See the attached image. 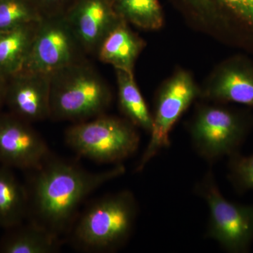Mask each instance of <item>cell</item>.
I'll use <instances>...</instances> for the list:
<instances>
[{
  "label": "cell",
  "mask_w": 253,
  "mask_h": 253,
  "mask_svg": "<svg viewBox=\"0 0 253 253\" xmlns=\"http://www.w3.org/2000/svg\"><path fill=\"white\" fill-rule=\"evenodd\" d=\"M42 18L61 16L66 14L75 0H27Z\"/></svg>",
  "instance_id": "cell-22"
},
{
  "label": "cell",
  "mask_w": 253,
  "mask_h": 253,
  "mask_svg": "<svg viewBox=\"0 0 253 253\" xmlns=\"http://www.w3.org/2000/svg\"><path fill=\"white\" fill-rule=\"evenodd\" d=\"M42 19L27 0H0V32Z\"/></svg>",
  "instance_id": "cell-20"
},
{
  "label": "cell",
  "mask_w": 253,
  "mask_h": 253,
  "mask_svg": "<svg viewBox=\"0 0 253 253\" xmlns=\"http://www.w3.org/2000/svg\"><path fill=\"white\" fill-rule=\"evenodd\" d=\"M50 86L51 75L22 70L7 80L5 104L30 123L50 119Z\"/></svg>",
  "instance_id": "cell-12"
},
{
  "label": "cell",
  "mask_w": 253,
  "mask_h": 253,
  "mask_svg": "<svg viewBox=\"0 0 253 253\" xmlns=\"http://www.w3.org/2000/svg\"><path fill=\"white\" fill-rule=\"evenodd\" d=\"M0 166H1V163H0Z\"/></svg>",
  "instance_id": "cell-24"
},
{
  "label": "cell",
  "mask_w": 253,
  "mask_h": 253,
  "mask_svg": "<svg viewBox=\"0 0 253 253\" xmlns=\"http://www.w3.org/2000/svg\"><path fill=\"white\" fill-rule=\"evenodd\" d=\"M137 204L127 190L96 200L76 218L67 235L82 252L111 253L129 239L137 216Z\"/></svg>",
  "instance_id": "cell-2"
},
{
  "label": "cell",
  "mask_w": 253,
  "mask_h": 253,
  "mask_svg": "<svg viewBox=\"0 0 253 253\" xmlns=\"http://www.w3.org/2000/svg\"><path fill=\"white\" fill-rule=\"evenodd\" d=\"M7 80L0 76V109H1V106L5 104Z\"/></svg>",
  "instance_id": "cell-23"
},
{
  "label": "cell",
  "mask_w": 253,
  "mask_h": 253,
  "mask_svg": "<svg viewBox=\"0 0 253 253\" xmlns=\"http://www.w3.org/2000/svg\"><path fill=\"white\" fill-rule=\"evenodd\" d=\"M32 123L12 113H0V163L36 170L51 156L46 141Z\"/></svg>",
  "instance_id": "cell-9"
},
{
  "label": "cell",
  "mask_w": 253,
  "mask_h": 253,
  "mask_svg": "<svg viewBox=\"0 0 253 253\" xmlns=\"http://www.w3.org/2000/svg\"><path fill=\"white\" fill-rule=\"evenodd\" d=\"M40 21L0 32V76L9 79L22 71Z\"/></svg>",
  "instance_id": "cell-15"
},
{
  "label": "cell",
  "mask_w": 253,
  "mask_h": 253,
  "mask_svg": "<svg viewBox=\"0 0 253 253\" xmlns=\"http://www.w3.org/2000/svg\"><path fill=\"white\" fill-rule=\"evenodd\" d=\"M14 231L0 244L3 253H55L61 250L62 241L58 236L29 221L12 228Z\"/></svg>",
  "instance_id": "cell-16"
},
{
  "label": "cell",
  "mask_w": 253,
  "mask_h": 253,
  "mask_svg": "<svg viewBox=\"0 0 253 253\" xmlns=\"http://www.w3.org/2000/svg\"><path fill=\"white\" fill-rule=\"evenodd\" d=\"M28 196L9 168L0 166V227L12 229L28 217Z\"/></svg>",
  "instance_id": "cell-17"
},
{
  "label": "cell",
  "mask_w": 253,
  "mask_h": 253,
  "mask_svg": "<svg viewBox=\"0 0 253 253\" xmlns=\"http://www.w3.org/2000/svg\"><path fill=\"white\" fill-rule=\"evenodd\" d=\"M253 126L248 111L219 106L201 105L189 126L198 154L207 161L236 154Z\"/></svg>",
  "instance_id": "cell-5"
},
{
  "label": "cell",
  "mask_w": 253,
  "mask_h": 253,
  "mask_svg": "<svg viewBox=\"0 0 253 253\" xmlns=\"http://www.w3.org/2000/svg\"><path fill=\"white\" fill-rule=\"evenodd\" d=\"M118 104L125 118L136 127L151 132L153 117L134 78V75L116 70Z\"/></svg>",
  "instance_id": "cell-18"
},
{
  "label": "cell",
  "mask_w": 253,
  "mask_h": 253,
  "mask_svg": "<svg viewBox=\"0 0 253 253\" xmlns=\"http://www.w3.org/2000/svg\"><path fill=\"white\" fill-rule=\"evenodd\" d=\"M186 16L203 23H220L234 30L253 49V0H168Z\"/></svg>",
  "instance_id": "cell-10"
},
{
  "label": "cell",
  "mask_w": 253,
  "mask_h": 253,
  "mask_svg": "<svg viewBox=\"0 0 253 253\" xmlns=\"http://www.w3.org/2000/svg\"><path fill=\"white\" fill-rule=\"evenodd\" d=\"M121 19L144 31H157L164 24L159 0H112Z\"/></svg>",
  "instance_id": "cell-19"
},
{
  "label": "cell",
  "mask_w": 253,
  "mask_h": 253,
  "mask_svg": "<svg viewBox=\"0 0 253 253\" xmlns=\"http://www.w3.org/2000/svg\"><path fill=\"white\" fill-rule=\"evenodd\" d=\"M229 178L240 192L253 189V155L244 156L236 153L231 156Z\"/></svg>",
  "instance_id": "cell-21"
},
{
  "label": "cell",
  "mask_w": 253,
  "mask_h": 253,
  "mask_svg": "<svg viewBox=\"0 0 253 253\" xmlns=\"http://www.w3.org/2000/svg\"><path fill=\"white\" fill-rule=\"evenodd\" d=\"M86 55H96L105 37L122 21L112 0H75L63 15Z\"/></svg>",
  "instance_id": "cell-11"
},
{
  "label": "cell",
  "mask_w": 253,
  "mask_h": 253,
  "mask_svg": "<svg viewBox=\"0 0 253 253\" xmlns=\"http://www.w3.org/2000/svg\"><path fill=\"white\" fill-rule=\"evenodd\" d=\"M201 96V87L191 73L178 69L158 90L153 117L151 139L136 167L141 172L156 154L170 145L169 133L190 105Z\"/></svg>",
  "instance_id": "cell-7"
},
{
  "label": "cell",
  "mask_w": 253,
  "mask_h": 253,
  "mask_svg": "<svg viewBox=\"0 0 253 253\" xmlns=\"http://www.w3.org/2000/svg\"><path fill=\"white\" fill-rule=\"evenodd\" d=\"M65 141L78 156L101 163H116L137 151L140 137L136 126L126 118L101 115L73 123Z\"/></svg>",
  "instance_id": "cell-4"
},
{
  "label": "cell",
  "mask_w": 253,
  "mask_h": 253,
  "mask_svg": "<svg viewBox=\"0 0 253 253\" xmlns=\"http://www.w3.org/2000/svg\"><path fill=\"white\" fill-rule=\"evenodd\" d=\"M83 49L64 16L40 21L23 70L51 75L86 60Z\"/></svg>",
  "instance_id": "cell-8"
},
{
  "label": "cell",
  "mask_w": 253,
  "mask_h": 253,
  "mask_svg": "<svg viewBox=\"0 0 253 253\" xmlns=\"http://www.w3.org/2000/svg\"><path fill=\"white\" fill-rule=\"evenodd\" d=\"M196 190L209 207L208 237L217 241L229 252H247L253 241V205L227 201L211 172L204 176Z\"/></svg>",
  "instance_id": "cell-6"
},
{
  "label": "cell",
  "mask_w": 253,
  "mask_h": 253,
  "mask_svg": "<svg viewBox=\"0 0 253 253\" xmlns=\"http://www.w3.org/2000/svg\"><path fill=\"white\" fill-rule=\"evenodd\" d=\"M146 45L144 40L122 20L105 37L95 56L116 70L134 75L136 60Z\"/></svg>",
  "instance_id": "cell-14"
},
{
  "label": "cell",
  "mask_w": 253,
  "mask_h": 253,
  "mask_svg": "<svg viewBox=\"0 0 253 253\" xmlns=\"http://www.w3.org/2000/svg\"><path fill=\"white\" fill-rule=\"evenodd\" d=\"M113 94L107 83L87 61L51 74L50 118L73 123L105 114Z\"/></svg>",
  "instance_id": "cell-3"
},
{
  "label": "cell",
  "mask_w": 253,
  "mask_h": 253,
  "mask_svg": "<svg viewBox=\"0 0 253 253\" xmlns=\"http://www.w3.org/2000/svg\"><path fill=\"white\" fill-rule=\"evenodd\" d=\"M28 196V217L61 239L67 235L84 200L106 183L123 175L121 163L102 172L51 156L33 170Z\"/></svg>",
  "instance_id": "cell-1"
},
{
  "label": "cell",
  "mask_w": 253,
  "mask_h": 253,
  "mask_svg": "<svg viewBox=\"0 0 253 253\" xmlns=\"http://www.w3.org/2000/svg\"><path fill=\"white\" fill-rule=\"evenodd\" d=\"M201 96L221 103H236L253 109V61L236 56L220 63L201 87Z\"/></svg>",
  "instance_id": "cell-13"
}]
</instances>
